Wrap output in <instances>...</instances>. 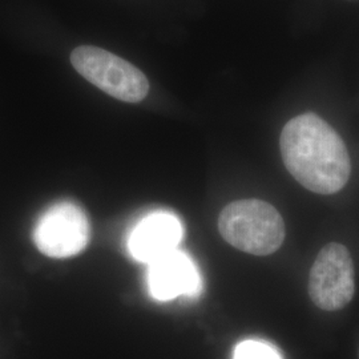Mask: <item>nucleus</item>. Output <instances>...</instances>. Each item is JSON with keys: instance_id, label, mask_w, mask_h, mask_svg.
Segmentation results:
<instances>
[{"instance_id": "4", "label": "nucleus", "mask_w": 359, "mask_h": 359, "mask_svg": "<svg viewBox=\"0 0 359 359\" xmlns=\"http://www.w3.org/2000/svg\"><path fill=\"white\" fill-rule=\"evenodd\" d=\"M355 293V271L346 246H323L309 276V295L317 308L337 311L350 304Z\"/></svg>"}, {"instance_id": "3", "label": "nucleus", "mask_w": 359, "mask_h": 359, "mask_svg": "<svg viewBox=\"0 0 359 359\" xmlns=\"http://www.w3.org/2000/svg\"><path fill=\"white\" fill-rule=\"evenodd\" d=\"M71 63L81 76L117 100L139 103L148 95L149 81L142 71L103 48L77 47Z\"/></svg>"}, {"instance_id": "6", "label": "nucleus", "mask_w": 359, "mask_h": 359, "mask_svg": "<svg viewBox=\"0 0 359 359\" xmlns=\"http://www.w3.org/2000/svg\"><path fill=\"white\" fill-rule=\"evenodd\" d=\"M147 286L154 299L169 302L180 297L200 294L203 283L192 258L176 249L148 264Z\"/></svg>"}, {"instance_id": "8", "label": "nucleus", "mask_w": 359, "mask_h": 359, "mask_svg": "<svg viewBox=\"0 0 359 359\" xmlns=\"http://www.w3.org/2000/svg\"><path fill=\"white\" fill-rule=\"evenodd\" d=\"M233 359H283L276 347L270 346L269 344L262 341L248 339L238 344Z\"/></svg>"}, {"instance_id": "7", "label": "nucleus", "mask_w": 359, "mask_h": 359, "mask_svg": "<svg viewBox=\"0 0 359 359\" xmlns=\"http://www.w3.org/2000/svg\"><path fill=\"white\" fill-rule=\"evenodd\" d=\"M182 234L184 229L177 216L164 210L152 212L142 217L129 233V255L148 265L176 250Z\"/></svg>"}, {"instance_id": "1", "label": "nucleus", "mask_w": 359, "mask_h": 359, "mask_svg": "<svg viewBox=\"0 0 359 359\" xmlns=\"http://www.w3.org/2000/svg\"><path fill=\"white\" fill-rule=\"evenodd\" d=\"M281 154L290 175L311 192H339L350 177L345 142L314 114L297 116L283 127Z\"/></svg>"}, {"instance_id": "2", "label": "nucleus", "mask_w": 359, "mask_h": 359, "mask_svg": "<svg viewBox=\"0 0 359 359\" xmlns=\"http://www.w3.org/2000/svg\"><path fill=\"white\" fill-rule=\"evenodd\" d=\"M218 229L226 243L255 256H269L285 240L283 216L261 200H240L225 206Z\"/></svg>"}, {"instance_id": "5", "label": "nucleus", "mask_w": 359, "mask_h": 359, "mask_svg": "<svg viewBox=\"0 0 359 359\" xmlns=\"http://www.w3.org/2000/svg\"><path fill=\"white\" fill-rule=\"evenodd\" d=\"M34 241L43 255L51 258L76 256L90 241L88 218L76 204L57 203L39 217Z\"/></svg>"}]
</instances>
